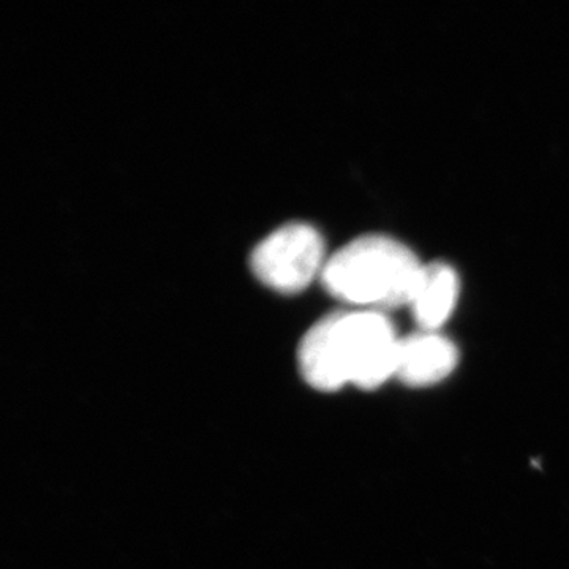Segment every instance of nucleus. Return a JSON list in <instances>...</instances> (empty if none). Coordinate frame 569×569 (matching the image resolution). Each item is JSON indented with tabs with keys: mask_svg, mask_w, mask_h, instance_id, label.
Wrapping results in <instances>:
<instances>
[{
	"mask_svg": "<svg viewBox=\"0 0 569 569\" xmlns=\"http://www.w3.org/2000/svg\"><path fill=\"white\" fill-rule=\"evenodd\" d=\"M400 339L380 310H340L307 331L299 346L302 377L318 391L353 385L377 389L396 377Z\"/></svg>",
	"mask_w": 569,
	"mask_h": 569,
	"instance_id": "obj_1",
	"label": "nucleus"
},
{
	"mask_svg": "<svg viewBox=\"0 0 569 569\" xmlns=\"http://www.w3.org/2000/svg\"><path fill=\"white\" fill-rule=\"evenodd\" d=\"M425 268L413 250L391 236L366 234L326 261L321 282L347 305L397 309L411 306Z\"/></svg>",
	"mask_w": 569,
	"mask_h": 569,
	"instance_id": "obj_2",
	"label": "nucleus"
},
{
	"mask_svg": "<svg viewBox=\"0 0 569 569\" xmlns=\"http://www.w3.org/2000/svg\"><path fill=\"white\" fill-rule=\"evenodd\" d=\"M325 264L323 238L307 223L284 224L254 247L250 257L254 277L283 295L305 291Z\"/></svg>",
	"mask_w": 569,
	"mask_h": 569,
	"instance_id": "obj_3",
	"label": "nucleus"
},
{
	"mask_svg": "<svg viewBox=\"0 0 569 569\" xmlns=\"http://www.w3.org/2000/svg\"><path fill=\"white\" fill-rule=\"evenodd\" d=\"M458 362L459 351L451 340L421 331L400 339L396 378L410 388H429L447 380Z\"/></svg>",
	"mask_w": 569,
	"mask_h": 569,
	"instance_id": "obj_4",
	"label": "nucleus"
},
{
	"mask_svg": "<svg viewBox=\"0 0 569 569\" xmlns=\"http://www.w3.org/2000/svg\"><path fill=\"white\" fill-rule=\"evenodd\" d=\"M458 272L447 263L427 264L411 312L421 331L437 332L455 312L459 298Z\"/></svg>",
	"mask_w": 569,
	"mask_h": 569,
	"instance_id": "obj_5",
	"label": "nucleus"
}]
</instances>
